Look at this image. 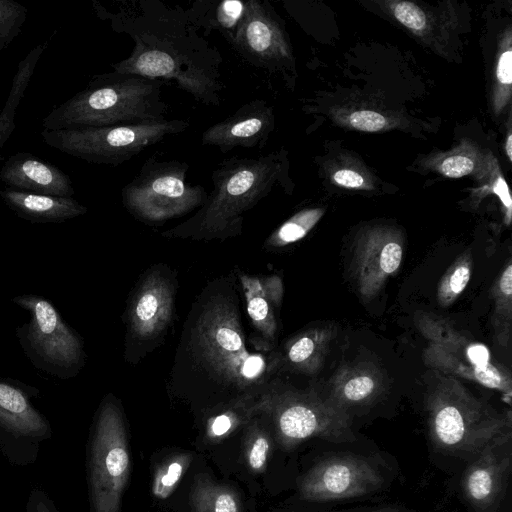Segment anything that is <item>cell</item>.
<instances>
[{
  "label": "cell",
  "instance_id": "cell-1",
  "mask_svg": "<svg viewBox=\"0 0 512 512\" xmlns=\"http://www.w3.org/2000/svg\"><path fill=\"white\" fill-rule=\"evenodd\" d=\"M237 292L232 276L221 277L194 302L171 371L172 388L217 396L223 405L258 396L281 369L275 346L248 347Z\"/></svg>",
  "mask_w": 512,
  "mask_h": 512
},
{
  "label": "cell",
  "instance_id": "cell-2",
  "mask_svg": "<svg viewBox=\"0 0 512 512\" xmlns=\"http://www.w3.org/2000/svg\"><path fill=\"white\" fill-rule=\"evenodd\" d=\"M93 8L114 31L134 41L131 54L111 64L115 72L172 80L197 101L220 106L221 54L199 34L186 10L160 0L120 2L116 11L94 0Z\"/></svg>",
  "mask_w": 512,
  "mask_h": 512
},
{
  "label": "cell",
  "instance_id": "cell-3",
  "mask_svg": "<svg viewBox=\"0 0 512 512\" xmlns=\"http://www.w3.org/2000/svg\"><path fill=\"white\" fill-rule=\"evenodd\" d=\"M287 158L283 150L257 157L232 156L212 172L213 190L187 221L163 233L194 239H225L241 233L244 214L278 185L285 187Z\"/></svg>",
  "mask_w": 512,
  "mask_h": 512
},
{
  "label": "cell",
  "instance_id": "cell-4",
  "mask_svg": "<svg viewBox=\"0 0 512 512\" xmlns=\"http://www.w3.org/2000/svg\"><path fill=\"white\" fill-rule=\"evenodd\" d=\"M167 81L110 72L55 107L43 120L48 130L154 123L166 120L161 89Z\"/></svg>",
  "mask_w": 512,
  "mask_h": 512
},
{
  "label": "cell",
  "instance_id": "cell-5",
  "mask_svg": "<svg viewBox=\"0 0 512 512\" xmlns=\"http://www.w3.org/2000/svg\"><path fill=\"white\" fill-rule=\"evenodd\" d=\"M428 428L435 448L471 460L511 431V413H499L471 395L456 379L442 378L427 398Z\"/></svg>",
  "mask_w": 512,
  "mask_h": 512
},
{
  "label": "cell",
  "instance_id": "cell-6",
  "mask_svg": "<svg viewBox=\"0 0 512 512\" xmlns=\"http://www.w3.org/2000/svg\"><path fill=\"white\" fill-rule=\"evenodd\" d=\"M251 414H263L273 423L277 439L285 448L318 437L335 443L355 441L351 418L331 399L312 391L282 388L271 380L252 401Z\"/></svg>",
  "mask_w": 512,
  "mask_h": 512
},
{
  "label": "cell",
  "instance_id": "cell-7",
  "mask_svg": "<svg viewBox=\"0 0 512 512\" xmlns=\"http://www.w3.org/2000/svg\"><path fill=\"white\" fill-rule=\"evenodd\" d=\"M189 164L154 154L121 190L127 211L147 224H160L200 208L208 197L199 184L187 182Z\"/></svg>",
  "mask_w": 512,
  "mask_h": 512
},
{
  "label": "cell",
  "instance_id": "cell-8",
  "mask_svg": "<svg viewBox=\"0 0 512 512\" xmlns=\"http://www.w3.org/2000/svg\"><path fill=\"white\" fill-rule=\"evenodd\" d=\"M11 302L30 314L29 320L16 328V337L32 365L61 380L77 376L86 361L80 334L42 296L23 294Z\"/></svg>",
  "mask_w": 512,
  "mask_h": 512
},
{
  "label": "cell",
  "instance_id": "cell-9",
  "mask_svg": "<svg viewBox=\"0 0 512 512\" xmlns=\"http://www.w3.org/2000/svg\"><path fill=\"white\" fill-rule=\"evenodd\" d=\"M186 119L105 127H80L40 133L44 142L89 163L118 166L169 135L186 131Z\"/></svg>",
  "mask_w": 512,
  "mask_h": 512
},
{
  "label": "cell",
  "instance_id": "cell-10",
  "mask_svg": "<svg viewBox=\"0 0 512 512\" xmlns=\"http://www.w3.org/2000/svg\"><path fill=\"white\" fill-rule=\"evenodd\" d=\"M131 463L122 412L111 396L100 404L87 447L91 512H119Z\"/></svg>",
  "mask_w": 512,
  "mask_h": 512
},
{
  "label": "cell",
  "instance_id": "cell-11",
  "mask_svg": "<svg viewBox=\"0 0 512 512\" xmlns=\"http://www.w3.org/2000/svg\"><path fill=\"white\" fill-rule=\"evenodd\" d=\"M416 324L428 345L423 353L427 365L450 375L503 392L510 401L511 376L494 365L487 346L455 330L445 319L421 313Z\"/></svg>",
  "mask_w": 512,
  "mask_h": 512
},
{
  "label": "cell",
  "instance_id": "cell-12",
  "mask_svg": "<svg viewBox=\"0 0 512 512\" xmlns=\"http://www.w3.org/2000/svg\"><path fill=\"white\" fill-rule=\"evenodd\" d=\"M39 395L37 387L0 377V450L11 465L34 464L52 437L49 420L32 402Z\"/></svg>",
  "mask_w": 512,
  "mask_h": 512
},
{
  "label": "cell",
  "instance_id": "cell-13",
  "mask_svg": "<svg viewBox=\"0 0 512 512\" xmlns=\"http://www.w3.org/2000/svg\"><path fill=\"white\" fill-rule=\"evenodd\" d=\"M384 480L370 458L335 453L319 459L299 479L298 490L307 501H336L372 494L383 486Z\"/></svg>",
  "mask_w": 512,
  "mask_h": 512
},
{
  "label": "cell",
  "instance_id": "cell-14",
  "mask_svg": "<svg viewBox=\"0 0 512 512\" xmlns=\"http://www.w3.org/2000/svg\"><path fill=\"white\" fill-rule=\"evenodd\" d=\"M228 42L254 67L282 72L292 63L291 48L281 20L265 0H248Z\"/></svg>",
  "mask_w": 512,
  "mask_h": 512
},
{
  "label": "cell",
  "instance_id": "cell-15",
  "mask_svg": "<svg viewBox=\"0 0 512 512\" xmlns=\"http://www.w3.org/2000/svg\"><path fill=\"white\" fill-rule=\"evenodd\" d=\"M511 443L510 431L469 460L461 477V489L474 512H498L511 475Z\"/></svg>",
  "mask_w": 512,
  "mask_h": 512
},
{
  "label": "cell",
  "instance_id": "cell-16",
  "mask_svg": "<svg viewBox=\"0 0 512 512\" xmlns=\"http://www.w3.org/2000/svg\"><path fill=\"white\" fill-rule=\"evenodd\" d=\"M402 258L403 241L397 231L376 227L358 238L352 268L360 296L374 298L399 269Z\"/></svg>",
  "mask_w": 512,
  "mask_h": 512
},
{
  "label": "cell",
  "instance_id": "cell-17",
  "mask_svg": "<svg viewBox=\"0 0 512 512\" xmlns=\"http://www.w3.org/2000/svg\"><path fill=\"white\" fill-rule=\"evenodd\" d=\"M275 128L273 107L255 99L243 104L229 117L208 127L201 136L205 146L227 153L236 147L262 149Z\"/></svg>",
  "mask_w": 512,
  "mask_h": 512
},
{
  "label": "cell",
  "instance_id": "cell-18",
  "mask_svg": "<svg viewBox=\"0 0 512 512\" xmlns=\"http://www.w3.org/2000/svg\"><path fill=\"white\" fill-rule=\"evenodd\" d=\"M174 288L164 271L153 270L142 281L129 307V326L140 340L157 337L171 321Z\"/></svg>",
  "mask_w": 512,
  "mask_h": 512
},
{
  "label": "cell",
  "instance_id": "cell-19",
  "mask_svg": "<svg viewBox=\"0 0 512 512\" xmlns=\"http://www.w3.org/2000/svg\"><path fill=\"white\" fill-rule=\"evenodd\" d=\"M0 180L13 189L58 197H73V182L64 171L29 152L9 156Z\"/></svg>",
  "mask_w": 512,
  "mask_h": 512
},
{
  "label": "cell",
  "instance_id": "cell-20",
  "mask_svg": "<svg viewBox=\"0 0 512 512\" xmlns=\"http://www.w3.org/2000/svg\"><path fill=\"white\" fill-rule=\"evenodd\" d=\"M251 325L264 343L274 346L283 299V282L277 275H238Z\"/></svg>",
  "mask_w": 512,
  "mask_h": 512
},
{
  "label": "cell",
  "instance_id": "cell-21",
  "mask_svg": "<svg viewBox=\"0 0 512 512\" xmlns=\"http://www.w3.org/2000/svg\"><path fill=\"white\" fill-rule=\"evenodd\" d=\"M0 197L18 217L32 223H61L88 211L73 197L36 194L7 186L0 190Z\"/></svg>",
  "mask_w": 512,
  "mask_h": 512
},
{
  "label": "cell",
  "instance_id": "cell-22",
  "mask_svg": "<svg viewBox=\"0 0 512 512\" xmlns=\"http://www.w3.org/2000/svg\"><path fill=\"white\" fill-rule=\"evenodd\" d=\"M383 388L384 378L376 367L369 364L345 365L331 379L330 399L346 410L370 404Z\"/></svg>",
  "mask_w": 512,
  "mask_h": 512
},
{
  "label": "cell",
  "instance_id": "cell-23",
  "mask_svg": "<svg viewBox=\"0 0 512 512\" xmlns=\"http://www.w3.org/2000/svg\"><path fill=\"white\" fill-rule=\"evenodd\" d=\"M331 340L328 328H312L290 339L280 353L281 368H289L307 374L318 372L323 365Z\"/></svg>",
  "mask_w": 512,
  "mask_h": 512
},
{
  "label": "cell",
  "instance_id": "cell-24",
  "mask_svg": "<svg viewBox=\"0 0 512 512\" xmlns=\"http://www.w3.org/2000/svg\"><path fill=\"white\" fill-rule=\"evenodd\" d=\"M245 8L240 0H199L186 10L189 20L208 35L211 30L219 31L228 41L233 35Z\"/></svg>",
  "mask_w": 512,
  "mask_h": 512
},
{
  "label": "cell",
  "instance_id": "cell-25",
  "mask_svg": "<svg viewBox=\"0 0 512 512\" xmlns=\"http://www.w3.org/2000/svg\"><path fill=\"white\" fill-rule=\"evenodd\" d=\"M194 512H239L238 495L230 487L218 485L204 475L195 478L190 494Z\"/></svg>",
  "mask_w": 512,
  "mask_h": 512
},
{
  "label": "cell",
  "instance_id": "cell-26",
  "mask_svg": "<svg viewBox=\"0 0 512 512\" xmlns=\"http://www.w3.org/2000/svg\"><path fill=\"white\" fill-rule=\"evenodd\" d=\"M491 294L494 300L492 326L496 340L506 347L511 336L512 322V264L508 261L506 267L494 282Z\"/></svg>",
  "mask_w": 512,
  "mask_h": 512
},
{
  "label": "cell",
  "instance_id": "cell-27",
  "mask_svg": "<svg viewBox=\"0 0 512 512\" xmlns=\"http://www.w3.org/2000/svg\"><path fill=\"white\" fill-rule=\"evenodd\" d=\"M257 396H246L227 402L217 408L220 411L207 421L206 432L210 439H221L234 431L243 422L252 418L250 404Z\"/></svg>",
  "mask_w": 512,
  "mask_h": 512
},
{
  "label": "cell",
  "instance_id": "cell-28",
  "mask_svg": "<svg viewBox=\"0 0 512 512\" xmlns=\"http://www.w3.org/2000/svg\"><path fill=\"white\" fill-rule=\"evenodd\" d=\"M324 211L321 208L299 211L279 226L266 240L268 247H284L304 238L320 220Z\"/></svg>",
  "mask_w": 512,
  "mask_h": 512
},
{
  "label": "cell",
  "instance_id": "cell-29",
  "mask_svg": "<svg viewBox=\"0 0 512 512\" xmlns=\"http://www.w3.org/2000/svg\"><path fill=\"white\" fill-rule=\"evenodd\" d=\"M472 264L471 254L465 252L449 266L438 284L437 299L440 305H451L464 291L471 278Z\"/></svg>",
  "mask_w": 512,
  "mask_h": 512
},
{
  "label": "cell",
  "instance_id": "cell-30",
  "mask_svg": "<svg viewBox=\"0 0 512 512\" xmlns=\"http://www.w3.org/2000/svg\"><path fill=\"white\" fill-rule=\"evenodd\" d=\"M191 461L190 454L182 453L169 457L161 464L154 474L153 495L159 499L167 498L180 482Z\"/></svg>",
  "mask_w": 512,
  "mask_h": 512
},
{
  "label": "cell",
  "instance_id": "cell-31",
  "mask_svg": "<svg viewBox=\"0 0 512 512\" xmlns=\"http://www.w3.org/2000/svg\"><path fill=\"white\" fill-rule=\"evenodd\" d=\"M27 14L24 5L13 0H0V51L19 35Z\"/></svg>",
  "mask_w": 512,
  "mask_h": 512
},
{
  "label": "cell",
  "instance_id": "cell-32",
  "mask_svg": "<svg viewBox=\"0 0 512 512\" xmlns=\"http://www.w3.org/2000/svg\"><path fill=\"white\" fill-rule=\"evenodd\" d=\"M247 444L248 464L252 470L261 472L267 463L270 439L257 423H254L249 428Z\"/></svg>",
  "mask_w": 512,
  "mask_h": 512
},
{
  "label": "cell",
  "instance_id": "cell-33",
  "mask_svg": "<svg viewBox=\"0 0 512 512\" xmlns=\"http://www.w3.org/2000/svg\"><path fill=\"white\" fill-rule=\"evenodd\" d=\"M394 17L409 30L414 32H422L427 23L424 11L416 4L400 1L392 5Z\"/></svg>",
  "mask_w": 512,
  "mask_h": 512
},
{
  "label": "cell",
  "instance_id": "cell-34",
  "mask_svg": "<svg viewBox=\"0 0 512 512\" xmlns=\"http://www.w3.org/2000/svg\"><path fill=\"white\" fill-rule=\"evenodd\" d=\"M474 167V160L470 156L455 154L442 160L439 171L446 177L459 178L471 173Z\"/></svg>",
  "mask_w": 512,
  "mask_h": 512
},
{
  "label": "cell",
  "instance_id": "cell-35",
  "mask_svg": "<svg viewBox=\"0 0 512 512\" xmlns=\"http://www.w3.org/2000/svg\"><path fill=\"white\" fill-rule=\"evenodd\" d=\"M349 122L355 129L376 132L383 129L386 124V118L378 112L374 111H355L349 117Z\"/></svg>",
  "mask_w": 512,
  "mask_h": 512
},
{
  "label": "cell",
  "instance_id": "cell-36",
  "mask_svg": "<svg viewBox=\"0 0 512 512\" xmlns=\"http://www.w3.org/2000/svg\"><path fill=\"white\" fill-rule=\"evenodd\" d=\"M19 103V101L7 97L0 111V151L16 129L15 116Z\"/></svg>",
  "mask_w": 512,
  "mask_h": 512
},
{
  "label": "cell",
  "instance_id": "cell-37",
  "mask_svg": "<svg viewBox=\"0 0 512 512\" xmlns=\"http://www.w3.org/2000/svg\"><path fill=\"white\" fill-rule=\"evenodd\" d=\"M26 512H59L53 500L41 488L31 489L27 502Z\"/></svg>",
  "mask_w": 512,
  "mask_h": 512
},
{
  "label": "cell",
  "instance_id": "cell-38",
  "mask_svg": "<svg viewBox=\"0 0 512 512\" xmlns=\"http://www.w3.org/2000/svg\"><path fill=\"white\" fill-rule=\"evenodd\" d=\"M496 77L499 85L505 87L509 92L512 83V51L510 47L503 51L498 58Z\"/></svg>",
  "mask_w": 512,
  "mask_h": 512
},
{
  "label": "cell",
  "instance_id": "cell-39",
  "mask_svg": "<svg viewBox=\"0 0 512 512\" xmlns=\"http://www.w3.org/2000/svg\"><path fill=\"white\" fill-rule=\"evenodd\" d=\"M332 178L337 185L346 188H362L365 185L363 176L350 169L337 170L334 172Z\"/></svg>",
  "mask_w": 512,
  "mask_h": 512
},
{
  "label": "cell",
  "instance_id": "cell-40",
  "mask_svg": "<svg viewBox=\"0 0 512 512\" xmlns=\"http://www.w3.org/2000/svg\"><path fill=\"white\" fill-rule=\"evenodd\" d=\"M493 191L499 197L502 205L505 208V220L506 223L509 224L511 220V208L512 201L509 194V189L505 179L502 178L501 175H498L497 180H495L493 184Z\"/></svg>",
  "mask_w": 512,
  "mask_h": 512
},
{
  "label": "cell",
  "instance_id": "cell-41",
  "mask_svg": "<svg viewBox=\"0 0 512 512\" xmlns=\"http://www.w3.org/2000/svg\"><path fill=\"white\" fill-rule=\"evenodd\" d=\"M360 512H404L401 508L395 506H385L373 509H368Z\"/></svg>",
  "mask_w": 512,
  "mask_h": 512
},
{
  "label": "cell",
  "instance_id": "cell-42",
  "mask_svg": "<svg viewBox=\"0 0 512 512\" xmlns=\"http://www.w3.org/2000/svg\"><path fill=\"white\" fill-rule=\"evenodd\" d=\"M505 150H506L508 159L511 161L512 160V135L510 133L507 136Z\"/></svg>",
  "mask_w": 512,
  "mask_h": 512
}]
</instances>
